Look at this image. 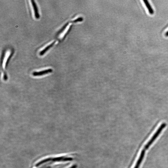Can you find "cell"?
Returning a JSON list of instances; mask_svg holds the SVG:
<instances>
[{
	"label": "cell",
	"instance_id": "1",
	"mask_svg": "<svg viewBox=\"0 0 168 168\" xmlns=\"http://www.w3.org/2000/svg\"><path fill=\"white\" fill-rule=\"evenodd\" d=\"M166 126V124L165 123H163L161 125L160 127L155 133V134L152 137L145 146L144 149L146 150L149 149V147L152 145L154 141H155L156 138L161 133V132L163 129L165 128Z\"/></svg>",
	"mask_w": 168,
	"mask_h": 168
},
{
	"label": "cell",
	"instance_id": "2",
	"mask_svg": "<svg viewBox=\"0 0 168 168\" xmlns=\"http://www.w3.org/2000/svg\"><path fill=\"white\" fill-rule=\"evenodd\" d=\"M74 20H72L71 23H67L56 34V37L58 39H62L69 30L71 25V23H74Z\"/></svg>",
	"mask_w": 168,
	"mask_h": 168
},
{
	"label": "cell",
	"instance_id": "3",
	"mask_svg": "<svg viewBox=\"0 0 168 168\" xmlns=\"http://www.w3.org/2000/svg\"><path fill=\"white\" fill-rule=\"evenodd\" d=\"M53 70L51 68L39 72H34L32 74L33 76L35 77L41 76L52 72Z\"/></svg>",
	"mask_w": 168,
	"mask_h": 168
},
{
	"label": "cell",
	"instance_id": "4",
	"mask_svg": "<svg viewBox=\"0 0 168 168\" xmlns=\"http://www.w3.org/2000/svg\"><path fill=\"white\" fill-rule=\"evenodd\" d=\"M33 9V11L34 16L36 19H38L40 18V14L39 12V10L37 6L36 3L35 1L32 0L30 1Z\"/></svg>",
	"mask_w": 168,
	"mask_h": 168
},
{
	"label": "cell",
	"instance_id": "5",
	"mask_svg": "<svg viewBox=\"0 0 168 168\" xmlns=\"http://www.w3.org/2000/svg\"><path fill=\"white\" fill-rule=\"evenodd\" d=\"M145 150L144 149L142 151L139 158L134 168H139L145 156Z\"/></svg>",
	"mask_w": 168,
	"mask_h": 168
},
{
	"label": "cell",
	"instance_id": "6",
	"mask_svg": "<svg viewBox=\"0 0 168 168\" xmlns=\"http://www.w3.org/2000/svg\"><path fill=\"white\" fill-rule=\"evenodd\" d=\"M56 42V41H54L52 43H51L48 45L46 46L45 48L42 51H41L40 52L39 54L40 56H43V55L46 53L47 51L50 48L53 46L55 43Z\"/></svg>",
	"mask_w": 168,
	"mask_h": 168
},
{
	"label": "cell",
	"instance_id": "7",
	"mask_svg": "<svg viewBox=\"0 0 168 168\" xmlns=\"http://www.w3.org/2000/svg\"><path fill=\"white\" fill-rule=\"evenodd\" d=\"M145 6L148 10L149 13L150 15H152L154 13V10L148 1L146 0L143 1Z\"/></svg>",
	"mask_w": 168,
	"mask_h": 168
},
{
	"label": "cell",
	"instance_id": "8",
	"mask_svg": "<svg viewBox=\"0 0 168 168\" xmlns=\"http://www.w3.org/2000/svg\"><path fill=\"white\" fill-rule=\"evenodd\" d=\"M165 35L166 37H168V31L166 32Z\"/></svg>",
	"mask_w": 168,
	"mask_h": 168
}]
</instances>
